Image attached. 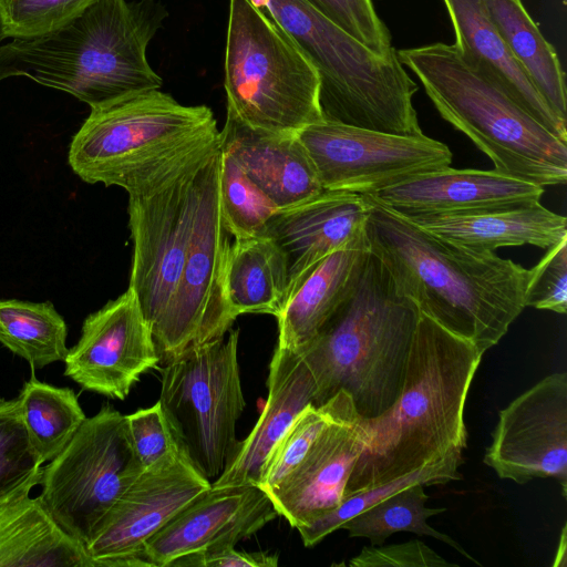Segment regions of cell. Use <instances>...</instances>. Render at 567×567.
Returning <instances> with one entry per match:
<instances>
[{"label": "cell", "mask_w": 567, "mask_h": 567, "mask_svg": "<svg viewBox=\"0 0 567 567\" xmlns=\"http://www.w3.org/2000/svg\"><path fill=\"white\" fill-rule=\"evenodd\" d=\"M367 218L368 204L362 195L323 190L296 206L277 210L264 235L284 251L290 288L308 268L331 252L363 240Z\"/></svg>", "instance_id": "20"}, {"label": "cell", "mask_w": 567, "mask_h": 567, "mask_svg": "<svg viewBox=\"0 0 567 567\" xmlns=\"http://www.w3.org/2000/svg\"><path fill=\"white\" fill-rule=\"evenodd\" d=\"M239 330L193 349L161 370L162 409L189 461L217 478L238 441L246 406L238 365Z\"/></svg>", "instance_id": "10"}, {"label": "cell", "mask_w": 567, "mask_h": 567, "mask_svg": "<svg viewBox=\"0 0 567 567\" xmlns=\"http://www.w3.org/2000/svg\"><path fill=\"white\" fill-rule=\"evenodd\" d=\"M309 60L320 79L324 121L396 134H423L412 99L417 84L396 50L377 54L307 0H248Z\"/></svg>", "instance_id": "6"}, {"label": "cell", "mask_w": 567, "mask_h": 567, "mask_svg": "<svg viewBox=\"0 0 567 567\" xmlns=\"http://www.w3.org/2000/svg\"><path fill=\"white\" fill-rule=\"evenodd\" d=\"M320 13L377 54L392 51L391 34L372 0H307Z\"/></svg>", "instance_id": "37"}, {"label": "cell", "mask_w": 567, "mask_h": 567, "mask_svg": "<svg viewBox=\"0 0 567 567\" xmlns=\"http://www.w3.org/2000/svg\"><path fill=\"white\" fill-rule=\"evenodd\" d=\"M440 115L485 153L494 169L539 185L565 184L567 144L533 118L454 44L396 50Z\"/></svg>", "instance_id": "5"}, {"label": "cell", "mask_w": 567, "mask_h": 567, "mask_svg": "<svg viewBox=\"0 0 567 567\" xmlns=\"http://www.w3.org/2000/svg\"><path fill=\"white\" fill-rule=\"evenodd\" d=\"M567 525L564 524L559 537L557 553L553 566L565 567L567 565Z\"/></svg>", "instance_id": "42"}, {"label": "cell", "mask_w": 567, "mask_h": 567, "mask_svg": "<svg viewBox=\"0 0 567 567\" xmlns=\"http://www.w3.org/2000/svg\"><path fill=\"white\" fill-rule=\"evenodd\" d=\"M210 486L183 450L171 453L120 496L85 546L87 555L96 567L150 566L145 543Z\"/></svg>", "instance_id": "14"}, {"label": "cell", "mask_w": 567, "mask_h": 567, "mask_svg": "<svg viewBox=\"0 0 567 567\" xmlns=\"http://www.w3.org/2000/svg\"><path fill=\"white\" fill-rule=\"evenodd\" d=\"M419 318L369 250L346 299L298 352L315 380V405L346 391L362 417L384 413L401 393Z\"/></svg>", "instance_id": "4"}, {"label": "cell", "mask_w": 567, "mask_h": 567, "mask_svg": "<svg viewBox=\"0 0 567 567\" xmlns=\"http://www.w3.org/2000/svg\"><path fill=\"white\" fill-rule=\"evenodd\" d=\"M63 362L64 374L84 390L118 400L161 363L151 328L130 288L85 318L81 337Z\"/></svg>", "instance_id": "16"}, {"label": "cell", "mask_w": 567, "mask_h": 567, "mask_svg": "<svg viewBox=\"0 0 567 567\" xmlns=\"http://www.w3.org/2000/svg\"><path fill=\"white\" fill-rule=\"evenodd\" d=\"M462 463L463 455H449L433 461L413 473L355 493L344 498L334 509L297 528L301 540L306 547L317 545L329 534L340 529L341 525L350 518L410 485L422 483L425 486H431L460 481L463 477L458 471Z\"/></svg>", "instance_id": "32"}, {"label": "cell", "mask_w": 567, "mask_h": 567, "mask_svg": "<svg viewBox=\"0 0 567 567\" xmlns=\"http://www.w3.org/2000/svg\"><path fill=\"white\" fill-rule=\"evenodd\" d=\"M219 136L212 110L152 90L91 107L70 144L73 172L126 192L179 156Z\"/></svg>", "instance_id": "7"}, {"label": "cell", "mask_w": 567, "mask_h": 567, "mask_svg": "<svg viewBox=\"0 0 567 567\" xmlns=\"http://www.w3.org/2000/svg\"><path fill=\"white\" fill-rule=\"evenodd\" d=\"M30 493L0 503V567H96Z\"/></svg>", "instance_id": "26"}, {"label": "cell", "mask_w": 567, "mask_h": 567, "mask_svg": "<svg viewBox=\"0 0 567 567\" xmlns=\"http://www.w3.org/2000/svg\"><path fill=\"white\" fill-rule=\"evenodd\" d=\"M525 307L567 312V237L547 248L529 269Z\"/></svg>", "instance_id": "38"}, {"label": "cell", "mask_w": 567, "mask_h": 567, "mask_svg": "<svg viewBox=\"0 0 567 567\" xmlns=\"http://www.w3.org/2000/svg\"><path fill=\"white\" fill-rule=\"evenodd\" d=\"M21 415L40 461L54 458L86 419L78 395L31 377L18 396Z\"/></svg>", "instance_id": "30"}, {"label": "cell", "mask_w": 567, "mask_h": 567, "mask_svg": "<svg viewBox=\"0 0 567 567\" xmlns=\"http://www.w3.org/2000/svg\"><path fill=\"white\" fill-rule=\"evenodd\" d=\"M166 17L158 0H97L49 34L0 45V81L25 76L90 107L159 90L146 50Z\"/></svg>", "instance_id": "3"}, {"label": "cell", "mask_w": 567, "mask_h": 567, "mask_svg": "<svg viewBox=\"0 0 567 567\" xmlns=\"http://www.w3.org/2000/svg\"><path fill=\"white\" fill-rule=\"evenodd\" d=\"M405 217L450 243L477 252L523 245L547 249L567 237L566 218L539 202L475 213Z\"/></svg>", "instance_id": "24"}, {"label": "cell", "mask_w": 567, "mask_h": 567, "mask_svg": "<svg viewBox=\"0 0 567 567\" xmlns=\"http://www.w3.org/2000/svg\"><path fill=\"white\" fill-rule=\"evenodd\" d=\"M482 353L420 312L402 390L377 417H362V451L344 498L413 473L467 446L464 408Z\"/></svg>", "instance_id": "2"}, {"label": "cell", "mask_w": 567, "mask_h": 567, "mask_svg": "<svg viewBox=\"0 0 567 567\" xmlns=\"http://www.w3.org/2000/svg\"><path fill=\"white\" fill-rule=\"evenodd\" d=\"M369 250L419 311L484 354L525 308L529 269L450 243L368 194Z\"/></svg>", "instance_id": "1"}, {"label": "cell", "mask_w": 567, "mask_h": 567, "mask_svg": "<svg viewBox=\"0 0 567 567\" xmlns=\"http://www.w3.org/2000/svg\"><path fill=\"white\" fill-rule=\"evenodd\" d=\"M224 71L227 110L249 126L298 133L323 120L318 72L248 0H229Z\"/></svg>", "instance_id": "8"}, {"label": "cell", "mask_w": 567, "mask_h": 567, "mask_svg": "<svg viewBox=\"0 0 567 567\" xmlns=\"http://www.w3.org/2000/svg\"><path fill=\"white\" fill-rule=\"evenodd\" d=\"M544 187L495 169L422 173L368 194L403 216L464 214L539 202Z\"/></svg>", "instance_id": "19"}, {"label": "cell", "mask_w": 567, "mask_h": 567, "mask_svg": "<svg viewBox=\"0 0 567 567\" xmlns=\"http://www.w3.org/2000/svg\"><path fill=\"white\" fill-rule=\"evenodd\" d=\"M329 403V422L298 467L269 495L278 515L296 529L340 505L363 447L362 416L351 396L339 391Z\"/></svg>", "instance_id": "18"}, {"label": "cell", "mask_w": 567, "mask_h": 567, "mask_svg": "<svg viewBox=\"0 0 567 567\" xmlns=\"http://www.w3.org/2000/svg\"><path fill=\"white\" fill-rule=\"evenodd\" d=\"M329 400L309 404L280 439L262 472L259 488L268 496L298 467L330 420Z\"/></svg>", "instance_id": "36"}, {"label": "cell", "mask_w": 567, "mask_h": 567, "mask_svg": "<svg viewBox=\"0 0 567 567\" xmlns=\"http://www.w3.org/2000/svg\"><path fill=\"white\" fill-rule=\"evenodd\" d=\"M41 465L30 442L18 398L0 399V503L39 485Z\"/></svg>", "instance_id": "34"}, {"label": "cell", "mask_w": 567, "mask_h": 567, "mask_svg": "<svg viewBox=\"0 0 567 567\" xmlns=\"http://www.w3.org/2000/svg\"><path fill=\"white\" fill-rule=\"evenodd\" d=\"M135 454L143 467L150 468L171 453L183 450L163 409L154 405L126 415Z\"/></svg>", "instance_id": "39"}, {"label": "cell", "mask_w": 567, "mask_h": 567, "mask_svg": "<svg viewBox=\"0 0 567 567\" xmlns=\"http://www.w3.org/2000/svg\"><path fill=\"white\" fill-rule=\"evenodd\" d=\"M218 144L203 159L196 179L190 235L178 291L165 332L156 344L164 365L223 338L237 316L226 293L229 234L220 213Z\"/></svg>", "instance_id": "12"}, {"label": "cell", "mask_w": 567, "mask_h": 567, "mask_svg": "<svg viewBox=\"0 0 567 567\" xmlns=\"http://www.w3.org/2000/svg\"><path fill=\"white\" fill-rule=\"evenodd\" d=\"M219 144L279 209L326 190L297 133L256 128L227 110Z\"/></svg>", "instance_id": "22"}, {"label": "cell", "mask_w": 567, "mask_h": 567, "mask_svg": "<svg viewBox=\"0 0 567 567\" xmlns=\"http://www.w3.org/2000/svg\"><path fill=\"white\" fill-rule=\"evenodd\" d=\"M289 268L281 248L270 237L235 238L226 264V293L233 312L277 317L286 302Z\"/></svg>", "instance_id": "27"}, {"label": "cell", "mask_w": 567, "mask_h": 567, "mask_svg": "<svg viewBox=\"0 0 567 567\" xmlns=\"http://www.w3.org/2000/svg\"><path fill=\"white\" fill-rule=\"evenodd\" d=\"M68 328L50 301L0 300V343L32 369L64 361Z\"/></svg>", "instance_id": "29"}, {"label": "cell", "mask_w": 567, "mask_h": 567, "mask_svg": "<svg viewBox=\"0 0 567 567\" xmlns=\"http://www.w3.org/2000/svg\"><path fill=\"white\" fill-rule=\"evenodd\" d=\"M143 471L126 415L105 404L42 468L39 498L52 519L85 548Z\"/></svg>", "instance_id": "11"}, {"label": "cell", "mask_w": 567, "mask_h": 567, "mask_svg": "<svg viewBox=\"0 0 567 567\" xmlns=\"http://www.w3.org/2000/svg\"><path fill=\"white\" fill-rule=\"evenodd\" d=\"M455 48L477 71L497 84L533 118L567 144V120L558 116L514 59L482 0H443Z\"/></svg>", "instance_id": "23"}, {"label": "cell", "mask_w": 567, "mask_h": 567, "mask_svg": "<svg viewBox=\"0 0 567 567\" xmlns=\"http://www.w3.org/2000/svg\"><path fill=\"white\" fill-rule=\"evenodd\" d=\"M268 395L258 421L238 442L212 487L259 486L265 466L297 416L315 404L313 377L302 357L276 346L267 379Z\"/></svg>", "instance_id": "21"}, {"label": "cell", "mask_w": 567, "mask_h": 567, "mask_svg": "<svg viewBox=\"0 0 567 567\" xmlns=\"http://www.w3.org/2000/svg\"><path fill=\"white\" fill-rule=\"evenodd\" d=\"M297 136L326 190L373 194L452 162L450 148L424 134L396 135L322 120Z\"/></svg>", "instance_id": "13"}, {"label": "cell", "mask_w": 567, "mask_h": 567, "mask_svg": "<svg viewBox=\"0 0 567 567\" xmlns=\"http://www.w3.org/2000/svg\"><path fill=\"white\" fill-rule=\"evenodd\" d=\"M482 1L514 59L555 113L567 120L566 84L561 63L523 1Z\"/></svg>", "instance_id": "28"}, {"label": "cell", "mask_w": 567, "mask_h": 567, "mask_svg": "<svg viewBox=\"0 0 567 567\" xmlns=\"http://www.w3.org/2000/svg\"><path fill=\"white\" fill-rule=\"evenodd\" d=\"M368 252L364 238L331 252L292 284L276 317L277 346L299 352L318 334L350 292Z\"/></svg>", "instance_id": "25"}, {"label": "cell", "mask_w": 567, "mask_h": 567, "mask_svg": "<svg viewBox=\"0 0 567 567\" xmlns=\"http://www.w3.org/2000/svg\"><path fill=\"white\" fill-rule=\"evenodd\" d=\"M218 194L224 226L235 238L262 236L271 216L279 210L223 150Z\"/></svg>", "instance_id": "33"}, {"label": "cell", "mask_w": 567, "mask_h": 567, "mask_svg": "<svg viewBox=\"0 0 567 567\" xmlns=\"http://www.w3.org/2000/svg\"><path fill=\"white\" fill-rule=\"evenodd\" d=\"M218 142L219 136L179 156L127 192L133 241L128 288L137 298L155 346L165 332L181 282L198 169Z\"/></svg>", "instance_id": "9"}, {"label": "cell", "mask_w": 567, "mask_h": 567, "mask_svg": "<svg viewBox=\"0 0 567 567\" xmlns=\"http://www.w3.org/2000/svg\"><path fill=\"white\" fill-rule=\"evenodd\" d=\"M351 567H458L425 543L412 539L401 544L364 546L349 561Z\"/></svg>", "instance_id": "40"}, {"label": "cell", "mask_w": 567, "mask_h": 567, "mask_svg": "<svg viewBox=\"0 0 567 567\" xmlns=\"http://www.w3.org/2000/svg\"><path fill=\"white\" fill-rule=\"evenodd\" d=\"M483 462L502 480L555 478L567 496V373H551L499 411Z\"/></svg>", "instance_id": "15"}, {"label": "cell", "mask_w": 567, "mask_h": 567, "mask_svg": "<svg viewBox=\"0 0 567 567\" xmlns=\"http://www.w3.org/2000/svg\"><path fill=\"white\" fill-rule=\"evenodd\" d=\"M97 0H0V41L27 40L65 25Z\"/></svg>", "instance_id": "35"}, {"label": "cell", "mask_w": 567, "mask_h": 567, "mask_svg": "<svg viewBox=\"0 0 567 567\" xmlns=\"http://www.w3.org/2000/svg\"><path fill=\"white\" fill-rule=\"evenodd\" d=\"M278 555L264 551H239L235 547L220 551L192 556L176 561L173 566L195 567H276Z\"/></svg>", "instance_id": "41"}, {"label": "cell", "mask_w": 567, "mask_h": 567, "mask_svg": "<svg viewBox=\"0 0 567 567\" xmlns=\"http://www.w3.org/2000/svg\"><path fill=\"white\" fill-rule=\"evenodd\" d=\"M424 487L426 486L422 483L404 487L350 518L341 525L340 529H346L349 537L368 538L373 546L383 545L391 535L400 532L431 536L450 545L464 557L481 566V563L452 537L434 529L426 523L427 518L445 512L446 508L427 507L429 496Z\"/></svg>", "instance_id": "31"}, {"label": "cell", "mask_w": 567, "mask_h": 567, "mask_svg": "<svg viewBox=\"0 0 567 567\" xmlns=\"http://www.w3.org/2000/svg\"><path fill=\"white\" fill-rule=\"evenodd\" d=\"M278 516L257 486L212 487L179 511L144 545L151 567L235 547Z\"/></svg>", "instance_id": "17"}]
</instances>
